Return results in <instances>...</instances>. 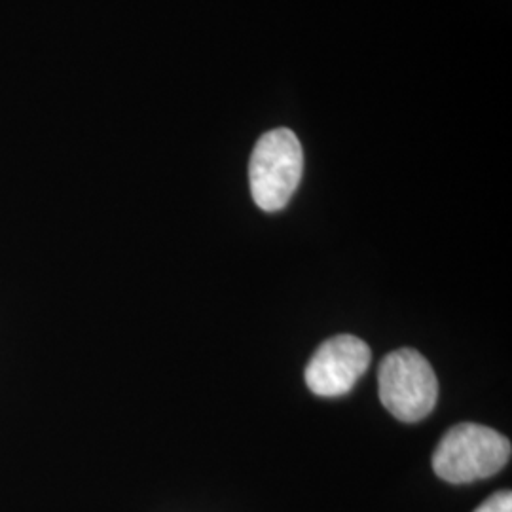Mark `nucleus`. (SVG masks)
Listing matches in <instances>:
<instances>
[{"label": "nucleus", "instance_id": "f257e3e1", "mask_svg": "<svg viewBox=\"0 0 512 512\" xmlns=\"http://www.w3.org/2000/svg\"><path fill=\"white\" fill-rule=\"evenodd\" d=\"M511 459V442L478 423L454 425L433 456V469L450 484H469L497 475Z\"/></svg>", "mask_w": 512, "mask_h": 512}, {"label": "nucleus", "instance_id": "f03ea898", "mask_svg": "<svg viewBox=\"0 0 512 512\" xmlns=\"http://www.w3.org/2000/svg\"><path fill=\"white\" fill-rule=\"evenodd\" d=\"M304 171V152L291 129L279 128L264 133L256 143L249 181L256 205L266 211H281L291 202Z\"/></svg>", "mask_w": 512, "mask_h": 512}, {"label": "nucleus", "instance_id": "7ed1b4c3", "mask_svg": "<svg viewBox=\"0 0 512 512\" xmlns=\"http://www.w3.org/2000/svg\"><path fill=\"white\" fill-rule=\"evenodd\" d=\"M380 401L404 423L427 418L439 399V380L429 361L416 349L391 351L378 372Z\"/></svg>", "mask_w": 512, "mask_h": 512}, {"label": "nucleus", "instance_id": "20e7f679", "mask_svg": "<svg viewBox=\"0 0 512 512\" xmlns=\"http://www.w3.org/2000/svg\"><path fill=\"white\" fill-rule=\"evenodd\" d=\"M372 361L368 344L351 334L323 342L306 366V384L317 397H342L359 382Z\"/></svg>", "mask_w": 512, "mask_h": 512}, {"label": "nucleus", "instance_id": "39448f33", "mask_svg": "<svg viewBox=\"0 0 512 512\" xmlns=\"http://www.w3.org/2000/svg\"><path fill=\"white\" fill-rule=\"evenodd\" d=\"M475 512H512V494L507 490L486 499Z\"/></svg>", "mask_w": 512, "mask_h": 512}]
</instances>
